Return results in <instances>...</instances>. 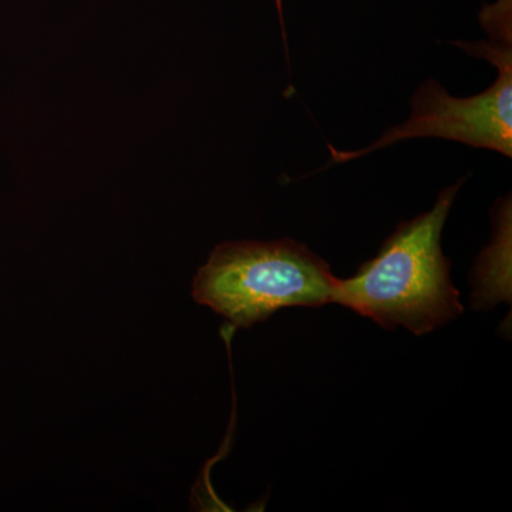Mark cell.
Here are the masks:
<instances>
[{"label": "cell", "mask_w": 512, "mask_h": 512, "mask_svg": "<svg viewBox=\"0 0 512 512\" xmlns=\"http://www.w3.org/2000/svg\"><path fill=\"white\" fill-rule=\"evenodd\" d=\"M463 180L444 188L429 212L402 222L383 242L379 254L355 276L339 279L333 303L416 336L433 332L463 313L451 262L441 249V234Z\"/></svg>", "instance_id": "1"}, {"label": "cell", "mask_w": 512, "mask_h": 512, "mask_svg": "<svg viewBox=\"0 0 512 512\" xmlns=\"http://www.w3.org/2000/svg\"><path fill=\"white\" fill-rule=\"evenodd\" d=\"M336 284L328 262L292 239L228 242L198 269L192 295L237 328H249L282 308L333 303Z\"/></svg>", "instance_id": "2"}, {"label": "cell", "mask_w": 512, "mask_h": 512, "mask_svg": "<svg viewBox=\"0 0 512 512\" xmlns=\"http://www.w3.org/2000/svg\"><path fill=\"white\" fill-rule=\"evenodd\" d=\"M488 42H457L471 56L493 63L497 80L485 92L458 99L440 83L427 80L414 93L412 114L402 126L387 130L372 146L360 151H336L332 163H348L379 148L410 138L439 137L478 148L512 154V2L497 0L480 13Z\"/></svg>", "instance_id": "3"}, {"label": "cell", "mask_w": 512, "mask_h": 512, "mask_svg": "<svg viewBox=\"0 0 512 512\" xmlns=\"http://www.w3.org/2000/svg\"><path fill=\"white\" fill-rule=\"evenodd\" d=\"M511 266V201H503V207L498 208L497 228L494 227L493 241L490 247L483 251L474 272V282L477 285L474 296V308L478 309L483 301L485 291L494 288V278L501 276L503 281L510 284Z\"/></svg>", "instance_id": "4"}]
</instances>
